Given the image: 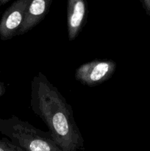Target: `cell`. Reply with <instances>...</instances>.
<instances>
[{
    "label": "cell",
    "instance_id": "cell-1",
    "mask_svg": "<svg viewBox=\"0 0 150 151\" xmlns=\"http://www.w3.org/2000/svg\"><path fill=\"white\" fill-rule=\"evenodd\" d=\"M30 106L33 113L47 125L49 133L62 150L77 151L84 148V139L71 106L41 72L31 82Z\"/></svg>",
    "mask_w": 150,
    "mask_h": 151
},
{
    "label": "cell",
    "instance_id": "cell-2",
    "mask_svg": "<svg viewBox=\"0 0 150 151\" xmlns=\"http://www.w3.org/2000/svg\"><path fill=\"white\" fill-rule=\"evenodd\" d=\"M0 134L26 151H63L51 134L12 115L0 117Z\"/></svg>",
    "mask_w": 150,
    "mask_h": 151
},
{
    "label": "cell",
    "instance_id": "cell-3",
    "mask_svg": "<svg viewBox=\"0 0 150 151\" xmlns=\"http://www.w3.org/2000/svg\"><path fill=\"white\" fill-rule=\"evenodd\" d=\"M116 69V63L110 59H95L80 65L75 71V78L83 85L94 87L108 81Z\"/></svg>",
    "mask_w": 150,
    "mask_h": 151
},
{
    "label": "cell",
    "instance_id": "cell-4",
    "mask_svg": "<svg viewBox=\"0 0 150 151\" xmlns=\"http://www.w3.org/2000/svg\"><path fill=\"white\" fill-rule=\"evenodd\" d=\"M31 0H16L2 14L0 20V38L7 41L18 35Z\"/></svg>",
    "mask_w": 150,
    "mask_h": 151
},
{
    "label": "cell",
    "instance_id": "cell-5",
    "mask_svg": "<svg viewBox=\"0 0 150 151\" xmlns=\"http://www.w3.org/2000/svg\"><path fill=\"white\" fill-rule=\"evenodd\" d=\"M88 17V3L86 0L67 1L68 37L73 41L79 35L85 26Z\"/></svg>",
    "mask_w": 150,
    "mask_h": 151
},
{
    "label": "cell",
    "instance_id": "cell-6",
    "mask_svg": "<svg viewBox=\"0 0 150 151\" xmlns=\"http://www.w3.org/2000/svg\"><path fill=\"white\" fill-rule=\"evenodd\" d=\"M52 0H31L17 35H23L41 23L49 10Z\"/></svg>",
    "mask_w": 150,
    "mask_h": 151
},
{
    "label": "cell",
    "instance_id": "cell-7",
    "mask_svg": "<svg viewBox=\"0 0 150 151\" xmlns=\"http://www.w3.org/2000/svg\"><path fill=\"white\" fill-rule=\"evenodd\" d=\"M0 151H26L16 145L7 138L0 139Z\"/></svg>",
    "mask_w": 150,
    "mask_h": 151
},
{
    "label": "cell",
    "instance_id": "cell-8",
    "mask_svg": "<svg viewBox=\"0 0 150 151\" xmlns=\"http://www.w3.org/2000/svg\"><path fill=\"white\" fill-rule=\"evenodd\" d=\"M141 3L146 14L150 16V0H141Z\"/></svg>",
    "mask_w": 150,
    "mask_h": 151
},
{
    "label": "cell",
    "instance_id": "cell-9",
    "mask_svg": "<svg viewBox=\"0 0 150 151\" xmlns=\"http://www.w3.org/2000/svg\"><path fill=\"white\" fill-rule=\"evenodd\" d=\"M6 92V86L4 82L0 79V97L4 95Z\"/></svg>",
    "mask_w": 150,
    "mask_h": 151
},
{
    "label": "cell",
    "instance_id": "cell-10",
    "mask_svg": "<svg viewBox=\"0 0 150 151\" xmlns=\"http://www.w3.org/2000/svg\"><path fill=\"white\" fill-rule=\"evenodd\" d=\"M10 1V0H0V6L4 5V4H7V3Z\"/></svg>",
    "mask_w": 150,
    "mask_h": 151
}]
</instances>
